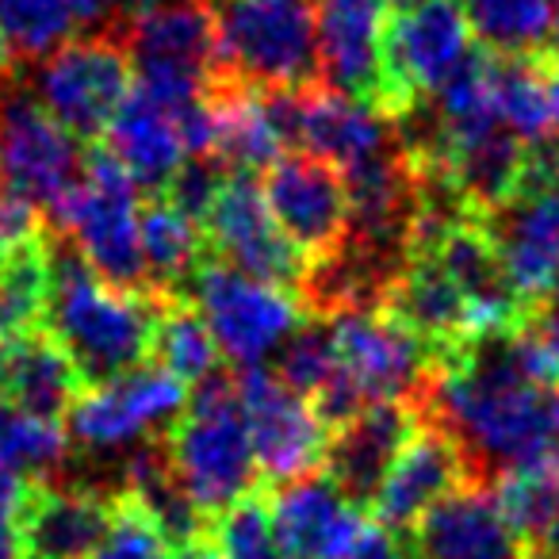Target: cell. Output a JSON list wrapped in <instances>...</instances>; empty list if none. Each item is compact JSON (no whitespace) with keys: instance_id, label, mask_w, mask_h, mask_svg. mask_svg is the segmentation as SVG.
<instances>
[{"instance_id":"obj_1","label":"cell","mask_w":559,"mask_h":559,"mask_svg":"<svg viewBox=\"0 0 559 559\" xmlns=\"http://www.w3.org/2000/svg\"><path fill=\"white\" fill-rule=\"evenodd\" d=\"M426 414L456 437L472 483L559 452V388L533 380L513 334H483L429 376Z\"/></svg>"},{"instance_id":"obj_2","label":"cell","mask_w":559,"mask_h":559,"mask_svg":"<svg viewBox=\"0 0 559 559\" xmlns=\"http://www.w3.org/2000/svg\"><path fill=\"white\" fill-rule=\"evenodd\" d=\"M162 299L104 284L66 234L50 226V307L47 330L70 353L85 388L146 365Z\"/></svg>"},{"instance_id":"obj_3","label":"cell","mask_w":559,"mask_h":559,"mask_svg":"<svg viewBox=\"0 0 559 559\" xmlns=\"http://www.w3.org/2000/svg\"><path fill=\"white\" fill-rule=\"evenodd\" d=\"M165 449L207 521L246 495L264 490L238 399V380L223 368L195 383V395H188V411L165 437Z\"/></svg>"},{"instance_id":"obj_4","label":"cell","mask_w":559,"mask_h":559,"mask_svg":"<svg viewBox=\"0 0 559 559\" xmlns=\"http://www.w3.org/2000/svg\"><path fill=\"white\" fill-rule=\"evenodd\" d=\"M139 188L104 142L85 146L81 180L50 211V226L81 249L93 272L111 288L154 296L146 284L139 238ZM157 299V296H154Z\"/></svg>"},{"instance_id":"obj_5","label":"cell","mask_w":559,"mask_h":559,"mask_svg":"<svg viewBox=\"0 0 559 559\" xmlns=\"http://www.w3.org/2000/svg\"><path fill=\"white\" fill-rule=\"evenodd\" d=\"M218 70L257 88L322 85L311 0H211Z\"/></svg>"},{"instance_id":"obj_6","label":"cell","mask_w":559,"mask_h":559,"mask_svg":"<svg viewBox=\"0 0 559 559\" xmlns=\"http://www.w3.org/2000/svg\"><path fill=\"white\" fill-rule=\"evenodd\" d=\"M185 299L203 314V322L218 342V353L238 368L261 365L307 319V307L299 296L246 276V272L230 269L207 253L195 264Z\"/></svg>"},{"instance_id":"obj_7","label":"cell","mask_w":559,"mask_h":559,"mask_svg":"<svg viewBox=\"0 0 559 559\" xmlns=\"http://www.w3.org/2000/svg\"><path fill=\"white\" fill-rule=\"evenodd\" d=\"M35 100L78 142H100L131 96V55L116 32L81 35L20 73Z\"/></svg>"},{"instance_id":"obj_8","label":"cell","mask_w":559,"mask_h":559,"mask_svg":"<svg viewBox=\"0 0 559 559\" xmlns=\"http://www.w3.org/2000/svg\"><path fill=\"white\" fill-rule=\"evenodd\" d=\"M188 411V383L157 365H139L134 372L85 388L66 414L70 437L85 456H119L146 441L173 433Z\"/></svg>"},{"instance_id":"obj_9","label":"cell","mask_w":559,"mask_h":559,"mask_svg":"<svg viewBox=\"0 0 559 559\" xmlns=\"http://www.w3.org/2000/svg\"><path fill=\"white\" fill-rule=\"evenodd\" d=\"M81 169L85 150L35 100L24 78L0 81V185L50 215L81 180Z\"/></svg>"},{"instance_id":"obj_10","label":"cell","mask_w":559,"mask_h":559,"mask_svg":"<svg viewBox=\"0 0 559 559\" xmlns=\"http://www.w3.org/2000/svg\"><path fill=\"white\" fill-rule=\"evenodd\" d=\"M467 50L472 27L460 0H426L418 9L391 12L383 39V119L395 123L433 96Z\"/></svg>"},{"instance_id":"obj_11","label":"cell","mask_w":559,"mask_h":559,"mask_svg":"<svg viewBox=\"0 0 559 559\" xmlns=\"http://www.w3.org/2000/svg\"><path fill=\"white\" fill-rule=\"evenodd\" d=\"M200 230L207 257L264 284H276L292 296L304 292L307 257L284 238L253 173H230Z\"/></svg>"},{"instance_id":"obj_12","label":"cell","mask_w":559,"mask_h":559,"mask_svg":"<svg viewBox=\"0 0 559 559\" xmlns=\"http://www.w3.org/2000/svg\"><path fill=\"white\" fill-rule=\"evenodd\" d=\"M234 380H238V399L264 487H280L322 467L330 433L299 391H292L272 368L261 365L241 368Z\"/></svg>"},{"instance_id":"obj_13","label":"cell","mask_w":559,"mask_h":559,"mask_svg":"<svg viewBox=\"0 0 559 559\" xmlns=\"http://www.w3.org/2000/svg\"><path fill=\"white\" fill-rule=\"evenodd\" d=\"M264 200L284 238L307 257V269L334 257L349 238V192L334 162L314 154L276 157L264 169Z\"/></svg>"},{"instance_id":"obj_14","label":"cell","mask_w":559,"mask_h":559,"mask_svg":"<svg viewBox=\"0 0 559 559\" xmlns=\"http://www.w3.org/2000/svg\"><path fill=\"white\" fill-rule=\"evenodd\" d=\"M330 322L337 360L360 383L368 403H426L433 365L418 337L380 311H345Z\"/></svg>"},{"instance_id":"obj_15","label":"cell","mask_w":559,"mask_h":559,"mask_svg":"<svg viewBox=\"0 0 559 559\" xmlns=\"http://www.w3.org/2000/svg\"><path fill=\"white\" fill-rule=\"evenodd\" d=\"M119 498L78 479H27L20 559H93L116 521Z\"/></svg>"},{"instance_id":"obj_16","label":"cell","mask_w":559,"mask_h":559,"mask_svg":"<svg viewBox=\"0 0 559 559\" xmlns=\"http://www.w3.org/2000/svg\"><path fill=\"white\" fill-rule=\"evenodd\" d=\"M269 510L284 559H349L368 533L365 510L322 472L269 487Z\"/></svg>"},{"instance_id":"obj_17","label":"cell","mask_w":559,"mask_h":559,"mask_svg":"<svg viewBox=\"0 0 559 559\" xmlns=\"http://www.w3.org/2000/svg\"><path fill=\"white\" fill-rule=\"evenodd\" d=\"M421 421H426V403L365 406L357 418L337 426L334 433L326 437L322 475H330L334 487L342 490L349 502L368 510L376 490H380V483L388 479V472L395 467V460L403 456L411 437L421 429Z\"/></svg>"},{"instance_id":"obj_18","label":"cell","mask_w":559,"mask_h":559,"mask_svg":"<svg viewBox=\"0 0 559 559\" xmlns=\"http://www.w3.org/2000/svg\"><path fill=\"white\" fill-rule=\"evenodd\" d=\"M322 81L383 116V39L388 0H314Z\"/></svg>"},{"instance_id":"obj_19","label":"cell","mask_w":559,"mask_h":559,"mask_svg":"<svg viewBox=\"0 0 559 559\" xmlns=\"http://www.w3.org/2000/svg\"><path fill=\"white\" fill-rule=\"evenodd\" d=\"M490 241L528 307H540L559 280V185L518 188L502 207L483 215Z\"/></svg>"},{"instance_id":"obj_20","label":"cell","mask_w":559,"mask_h":559,"mask_svg":"<svg viewBox=\"0 0 559 559\" xmlns=\"http://www.w3.org/2000/svg\"><path fill=\"white\" fill-rule=\"evenodd\" d=\"M380 314L418 337L421 349L429 353V365L444 368L467 342H475L472 311L460 288L449 280V272L433 257H406L403 272L391 280L380 296Z\"/></svg>"},{"instance_id":"obj_21","label":"cell","mask_w":559,"mask_h":559,"mask_svg":"<svg viewBox=\"0 0 559 559\" xmlns=\"http://www.w3.org/2000/svg\"><path fill=\"white\" fill-rule=\"evenodd\" d=\"M411 544L418 559H536L487 483H467L429 506L411 528Z\"/></svg>"},{"instance_id":"obj_22","label":"cell","mask_w":559,"mask_h":559,"mask_svg":"<svg viewBox=\"0 0 559 559\" xmlns=\"http://www.w3.org/2000/svg\"><path fill=\"white\" fill-rule=\"evenodd\" d=\"M467 483H472V475H467V460L460 452L456 437L426 414L421 429L411 437V444L395 460L388 479L380 483L368 510H372L376 525L411 533L429 506H437Z\"/></svg>"},{"instance_id":"obj_23","label":"cell","mask_w":559,"mask_h":559,"mask_svg":"<svg viewBox=\"0 0 559 559\" xmlns=\"http://www.w3.org/2000/svg\"><path fill=\"white\" fill-rule=\"evenodd\" d=\"M131 66H169V70L215 73L218 70V24L215 9L203 0H173L157 9L123 16L116 27Z\"/></svg>"},{"instance_id":"obj_24","label":"cell","mask_w":559,"mask_h":559,"mask_svg":"<svg viewBox=\"0 0 559 559\" xmlns=\"http://www.w3.org/2000/svg\"><path fill=\"white\" fill-rule=\"evenodd\" d=\"M85 391L70 353L47 326L0 342V403L62 421Z\"/></svg>"},{"instance_id":"obj_25","label":"cell","mask_w":559,"mask_h":559,"mask_svg":"<svg viewBox=\"0 0 559 559\" xmlns=\"http://www.w3.org/2000/svg\"><path fill=\"white\" fill-rule=\"evenodd\" d=\"M395 123L383 119L376 108L353 100V96L322 85L304 88V116H299V150L334 162L337 169L357 165L380 154L395 142Z\"/></svg>"},{"instance_id":"obj_26","label":"cell","mask_w":559,"mask_h":559,"mask_svg":"<svg viewBox=\"0 0 559 559\" xmlns=\"http://www.w3.org/2000/svg\"><path fill=\"white\" fill-rule=\"evenodd\" d=\"M100 142L127 169L134 188L146 195H162L188 157L180 127L173 123V116H165L139 88H131V96L116 111V119H111V127L104 131Z\"/></svg>"},{"instance_id":"obj_27","label":"cell","mask_w":559,"mask_h":559,"mask_svg":"<svg viewBox=\"0 0 559 559\" xmlns=\"http://www.w3.org/2000/svg\"><path fill=\"white\" fill-rule=\"evenodd\" d=\"M495 108L506 131L521 142L559 139V62L551 47L495 55Z\"/></svg>"},{"instance_id":"obj_28","label":"cell","mask_w":559,"mask_h":559,"mask_svg":"<svg viewBox=\"0 0 559 559\" xmlns=\"http://www.w3.org/2000/svg\"><path fill=\"white\" fill-rule=\"evenodd\" d=\"M139 238L150 292L162 304L185 299L188 280L203 261V230L165 195H146L139 207Z\"/></svg>"},{"instance_id":"obj_29","label":"cell","mask_w":559,"mask_h":559,"mask_svg":"<svg viewBox=\"0 0 559 559\" xmlns=\"http://www.w3.org/2000/svg\"><path fill=\"white\" fill-rule=\"evenodd\" d=\"M50 307V226L0 246V342L47 326Z\"/></svg>"},{"instance_id":"obj_30","label":"cell","mask_w":559,"mask_h":559,"mask_svg":"<svg viewBox=\"0 0 559 559\" xmlns=\"http://www.w3.org/2000/svg\"><path fill=\"white\" fill-rule=\"evenodd\" d=\"M70 0H0V73L16 78L73 39Z\"/></svg>"},{"instance_id":"obj_31","label":"cell","mask_w":559,"mask_h":559,"mask_svg":"<svg viewBox=\"0 0 559 559\" xmlns=\"http://www.w3.org/2000/svg\"><path fill=\"white\" fill-rule=\"evenodd\" d=\"M467 27L495 55H533L551 47L556 0H460Z\"/></svg>"},{"instance_id":"obj_32","label":"cell","mask_w":559,"mask_h":559,"mask_svg":"<svg viewBox=\"0 0 559 559\" xmlns=\"http://www.w3.org/2000/svg\"><path fill=\"white\" fill-rule=\"evenodd\" d=\"M495 498L502 506L506 521L525 536V544L536 556L544 536L559 525V452L498 475Z\"/></svg>"},{"instance_id":"obj_33","label":"cell","mask_w":559,"mask_h":559,"mask_svg":"<svg viewBox=\"0 0 559 559\" xmlns=\"http://www.w3.org/2000/svg\"><path fill=\"white\" fill-rule=\"evenodd\" d=\"M154 365L173 372L180 383L195 388L203 383L207 376H215L218 368V342L215 334L207 330L203 314L195 311L188 299H173V304L162 307L157 314V326H154Z\"/></svg>"},{"instance_id":"obj_34","label":"cell","mask_w":559,"mask_h":559,"mask_svg":"<svg viewBox=\"0 0 559 559\" xmlns=\"http://www.w3.org/2000/svg\"><path fill=\"white\" fill-rule=\"evenodd\" d=\"M0 467L20 479H58L70 467L62 421L0 403Z\"/></svg>"},{"instance_id":"obj_35","label":"cell","mask_w":559,"mask_h":559,"mask_svg":"<svg viewBox=\"0 0 559 559\" xmlns=\"http://www.w3.org/2000/svg\"><path fill=\"white\" fill-rule=\"evenodd\" d=\"M211 544L226 559H284L272 528L269 487L246 495L241 502L226 506L218 518H211Z\"/></svg>"},{"instance_id":"obj_36","label":"cell","mask_w":559,"mask_h":559,"mask_svg":"<svg viewBox=\"0 0 559 559\" xmlns=\"http://www.w3.org/2000/svg\"><path fill=\"white\" fill-rule=\"evenodd\" d=\"M334 372H337L334 322L307 314L304 326H299L296 334L284 342V349H280L276 376L288 383L292 391H299L304 399H311Z\"/></svg>"},{"instance_id":"obj_37","label":"cell","mask_w":559,"mask_h":559,"mask_svg":"<svg viewBox=\"0 0 559 559\" xmlns=\"http://www.w3.org/2000/svg\"><path fill=\"white\" fill-rule=\"evenodd\" d=\"M93 559H177V551L169 548L162 528L150 521V513L134 498L119 495L116 521Z\"/></svg>"},{"instance_id":"obj_38","label":"cell","mask_w":559,"mask_h":559,"mask_svg":"<svg viewBox=\"0 0 559 559\" xmlns=\"http://www.w3.org/2000/svg\"><path fill=\"white\" fill-rule=\"evenodd\" d=\"M226 180H230V165H226L223 157L188 154L185 165H180L177 177L169 180V188H165L162 195L180 211V215H188L195 226H203V218H207L211 203L218 200Z\"/></svg>"},{"instance_id":"obj_39","label":"cell","mask_w":559,"mask_h":559,"mask_svg":"<svg viewBox=\"0 0 559 559\" xmlns=\"http://www.w3.org/2000/svg\"><path fill=\"white\" fill-rule=\"evenodd\" d=\"M27 479L0 467V559H20V513H24Z\"/></svg>"},{"instance_id":"obj_40","label":"cell","mask_w":559,"mask_h":559,"mask_svg":"<svg viewBox=\"0 0 559 559\" xmlns=\"http://www.w3.org/2000/svg\"><path fill=\"white\" fill-rule=\"evenodd\" d=\"M349 559H418V556H414L411 533H395V528L376 525L360 536V544L353 548Z\"/></svg>"},{"instance_id":"obj_41","label":"cell","mask_w":559,"mask_h":559,"mask_svg":"<svg viewBox=\"0 0 559 559\" xmlns=\"http://www.w3.org/2000/svg\"><path fill=\"white\" fill-rule=\"evenodd\" d=\"M73 16H78V27L85 35H100V32H116L119 27V9L123 0H70Z\"/></svg>"},{"instance_id":"obj_42","label":"cell","mask_w":559,"mask_h":559,"mask_svg":"<svg viewBox=\"0 0 559 559\" xmlns=\"http://www.w3.org/2000/svg\"><path fill=\"white\" fill-rule=\"evenodd\" d=\"M177 559H226L223 551L211 544V536L203 544H192V548H185V551H177Z\"/></svg>"},{"instance_id":"obj_43","label":"cell","mask_w":559,"mask_h":559,"mask_svg":"<svg viewBox=\"0 0 559 559\" xmlns=\"http://www.w3.org/2000/svg\"><path fill=\"white\" fill-rule=\"evenodd\" d=\"M536 559H559V525L544 536V544L536 548Z\"/></svg>"},{"instance_id":"obj_44","label":"cell","mask_w":559,"mask_h":559,"mask_svg":"<svg viewBox=\"0 0 559 559\" xmlns=\"http://www.w3.org/2000/svg\"><path fill=\"white\" fill-rule=\"evenodd\" d=\"M157 4H173V0H123L127 16H134V12H146V9H157Z\"/></svg>"},{"instance_id":"obj_45","label":"cell","mask_w":559,"mask_h":559,"mask_svg":"<svg viewBox=\"0 0 559 559\" xmlns=\"http://www.w3.org/2000/svg\"><path fill=\"white\" fill-rule=\"evenodd\" d=\"M418 4H426V0H388L391 12H406V9H418Z\"/></svg>"},{"instance_id":"obj_46","label":"cell","mask_w":559,"mask_h":559,"mask_svg":"<svg viewBox=\"0 0 559 559\" xmlns=\"http://www.w3.org/2000/svg\"><path fill=\"white\" fill-rule=\"evenodd\" d=\"M551 55H556V62H559V12H556V32H551Z\"/></svg>"},{"instance_id":"obj_47","label":"cell","mask_w":559,"mask_h":559,"mask_svg":"<svg viewBox=\"0 0 559 559\" xmlns=\"http://www.w3.org/2000/svg\"><path fill=\"white\" fill-rule=\"evenodd\" d=\"M0 78H4V73H0Z\"/></svg>"},{"instance_id":"obj_48","label":"cell","mask_w":559,"mask_h":559,"mask_svg":"<svg viewBox=\"0 0 559 559\" xmlns=\"http://www.w3.org/2000/svg\"><path fill=\"white\" fill-rule=\"evenodd\" d=\"M0 81H4V78H0Z\"/></svg>"}]
</instances>
